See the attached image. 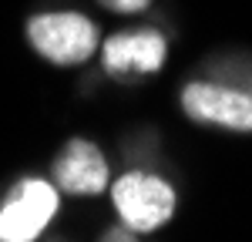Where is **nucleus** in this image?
Listing matches in <instances>:
<instances>
[{
    "label": "nucleus",
    "mask_w": 252,
    "mask_h": 242,
    "mask_svg": "<svg viewBox=\"0 0 252 242\" xmlns=\"http://www.w3.org/2000/svg\"><path fill=\"white\" fill-rule=\"evenodd\" d=\"M27 40L31 47L54 64H84L97 51V27L94 20L74 10H51L27 20Z\"/></svg>",
    "instance_id": "f257e3e1"
},
{
    "label": "nucleus",
    "mask_w": 252,
    "mask_h": 242,
    "mask_svg": "<svg viewBox=\"0 0 252 242\" xmlns=\"http://www.w3.org/2000/svg\"><path fill=\"white\" fill-rule=\"evenodd\" d=\"M111 202L121 222L138 236L161 229L175 215V188L152 172H125L111 185Z\"/></svg>",
    "instance_id": "f03ea898"
},
{
    "label": "nucleus",
    "mask_w": 252,
    "mask_h": 242,
    "mask_svg": "<svg viewBox=\"0 0 252 242\" xmlns=\"http://www.w3.org/2000/svg\"><path fill=\"white\" fill-rule=\"evenodd\" d=\"M58 215V188L44 179H24L0 205V242H34Z\"/></svg>",
    "instance_id": "7ed1b4c3"
},
{
    "label": "nucleus",
    "mask_w": 252,
    "mask_h": 242,
    "mask_svg": "<svg viewBox=\"0 0 252 242\" xmlns=\"http://www.w3.org/2000/svg\"><path fill=\"white\" fill-rule=\"evenodd\" d=\"M182 108L192 121L229 128V131H252V91L235 88L225 81H192L182 91Z\"/></svg>",
    "instance_id": "20e7f679"
},
{
    "label": "nucleus",
    "mask_w": 252,
    "mask_h": 242,
    "mask_svg": "<svg viewBox=\"0 0 252 242\" xmlns=\"http://www.w3.org/2000/svg\"><path fill=\"white\" fill-rule=\"evenodd\" d=\"M168 58L165 37L152 27L121 30L101 44V60L108 74H155Z\"/></svg>",
    "instance_id": "39448f33"
},
{
    "label": "nucleus",
    "mask_w": 252,
    "mask_h": 242,
    "mask_svg": "<svg viewBox=\"0 0 252 242\" xmlns=\"http://www.w3.org/2000/svg\"><path fill=\"white\" fill-rule=\"evenodd\" d=\"M51 172L58 179V188L71 192V195H97V192L108 188V179H111L101 148L94 141H84V138L67 141L58 151Z\"/></svg>",
    "instance_id": "423d86ee"
},
{
    "label": "nucleus",
    "mask_w": 252,
    "mask_h": 242,
    "mask_svg": "<svg viewBox=\"0 0 252 242\" xmlns=\"http://www.w3.org/2000/svg\"><path fill=\"white\" fill-rule=\"evenodd\" d=\"M108 10H118V14H138V10H145L152 0H101Z\"/></svg>",
    "instance_id": "0eeeda50"
},
{
    "label": "nucleus",
    "mask_w": 252,
    "mask_h": 242,
    "mask_svg": "<svg viewBox=\"0 0 252 242\" xmlns=\"http://www.w3.org/2000/svg\"><path fill=\"white\" fill-rule=\"evenodd\" d=\"M101 242H138V232H131L128 225H115L101 236Z\"/></svg>",
    "instance_id": "6e6552de"
}]
</instances>
